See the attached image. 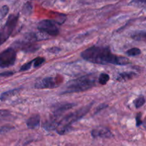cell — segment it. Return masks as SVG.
<instances>
[{"label": "cell", "mask_w": 146, "mask_h": 146, "mask_svg": "<svg viewBox=\"0 0 146 146\" xmlns=\"http://www.w3.org/2000/svg\"><path fill=\"white\" fill-rule=\"evenodd\" d=\"M15 47L19 49L21 51L25 52H34L40 48V46L36 44L35 42L24 40V41H18L14 44Z\"/></svg>", "instance_id": "cell-8"}, {"label": "cell", "mask_w": 146, "mask_h": 146, "mask_svg": "<svg viewBox=\"0 0 146 146\" xmlns=\"http://www.w3.org/2000/svg\"><path fill=\"white\" fill-rule=\"evenodd\" d=\"M14 74V72H5L0 73V77H9V76H11Z\"/></svg>", "instance_id": "cell-24"}, {"label": "cell", "mask_w": 146, "mask_h": 146, "mask_svg": "<svg viewBox=\"0 0 146 146\" xmlns=\"http://www.w3.org/2000/svg\"><path fill=\"white\" fill-rule=\"evenodd\" d=\"M91 135L94 138H97V137L108 138V137H113L112 133L106 127H98V128L94 129L91 131Z\"/></svg>", "instance_id": "cell-9"}, {"label": "cell", "mask_w": 146, "mask_h": 146, "mask_svg": "<svg viewBox=\"0 0 146 146\" xmlns=\"http://www.w3.org/2000/svg\"><path fill=\"white\" fill-rule=\"evenodd\" d=\"M141 54V51L139 48H136V47H134V48H131L130 50H128L126 52V54L128 56H131V57H135V56H138L139 54Z\"/></svg>", "instance_id": "cell-16"}, {"label": "cell", "mask_w": 146, "mask_h": 146, "mask_svg": "<svg viewBox=\"0 0 146 146\" xmlns=\"http://www.w3.org/2000/svg\"><path fill=\"white\" fill-rule=\"evenodd\" d=\"M61 1H66V0H61Z\"/></svg>", "instance_id": "cell-27"}, {"label": "cell", "mask_w": 146, "mask_h": 146, "mask_svg": "<svg viewBox=\"0 0 146 146\" xmlns=\"http://www.w3.org/2000/svg\"><path fill=\"white\" fill-rule=\"evenodd\" d=\"M58 86L56 78L52 77H48L43 78L41 80H37L34 84V87L36 89H54Z\"/></svg>", "instance_id": "cell-7"}, {"label": "cell", "mask_w": 146, "mask_h": 146, "mask_svg": "<svg viewBox=\"0 0 146 146\" xmlns=\"http://www.w3.org/2000/svg\"><path fill=\"white\" fill-rule=\"evenodd\" d=\"M45 62V58L44 57H36L34 59V67H38L41 66V64Z\"/></svg>", "instance_id": "cell-18"}, {"label": "cell", "mask_w": 146, "mask_h": 146, "mask_svg": "<svg viewBox=\"0 0 146 146\" xmlns=\"http://www.w3.org/2000/svg\"><path fill=\"white\" fill-rule=\"evenodd\" d=\"M131 37L135 40H141L146 38V31H136L131 34Z\"/></svg>", "instance_id": "cell-15"}, {"label": "cell", "mask_w": 146, "mask_h": 146, "mask_svg": "<svg viewBox=\"0 0 146 146\" xmlns=\"http://www.w3.org/2000/svg\"><path fill=\"white\" fill-rule=\"evenodd\" d=\"M9 12V7L7 6H3L0 9V19H2L5 16L8 14Z\"/></svg>", "instance_id": "cell-19"}, {"label": "cell", "mask_w": 146, "mask_h": 146, "mask_svg": "<svg viewBox=\"0 0 146 146\" xmlns=\"http://www.w3.org/2000/svg\"><path fill=\"white\" fill-rule=\"evenodd\" d=\"M19 16L11 14L8 17L5 24L0 29V46L5 42L11 36L18 21Z\"/></svg>", "instance_id": "cell-4"}, {"label": "cell", "mask_w": 146, "mask_h": 146, "mask_svg": "<svg viewBox=\"0 0 146 146\" xmlns=\"http://www.w3.org/2000/svg\"><path fill=\"white\" fill-rule=\"evenodd\" d=\"M74 106H75V104L73 103H63L56 106L54 110V117L58 119L63 113L71 109Z\"/></svg>", "instance_id": "cell-10"}, {"label": "cell", "mask_w": 146, "mask_h": 146, "mask_svg": "<svg viewBox=\"0 0 146 146\" xmlns=\"http://www.w3.org/2000/svg\"><path fill=\"white\" fill-rule=\"evenodd\" d=\"M37 28L41 32L48 34L52 37H56L59 34V29L56 25L55 21L49 19H44L39 21Z\"/></svg>", "instance_id": "cell-6"}, {"label": "cell", "mask_w": 146, "mask_h": 146, "mask_svg": "<svg viewBox=\"0 0 146 146\" xmlns=\"http://www.w3.org/2000/svg\"><path fill=\"white\" fill-rule=\"evenodd\" d=\"M21 88H17L14 89V90H8V91L1 93V95H0V100H1V101H5V100H8L10 97H13V96L18 94V93L21 91Z\"/></svg>", "instance_id": "cell-12"}, {"label": "cell", "mask_w": 146, "mask_h": 146, "mask_svg": "<svg viewBox=\"0 0 146 146\" xmlns=\"http://www.w3.org/2000/svg\"><path fill=\"white\" fill-rule=\"evenodd\" d=\"M109 79L110 77L108 74H106V73H101L99 77H98V80L100 84H102V85H105L108 82Z\"/></svg>", "instance_id": "cell-14"}, {"label": "cell", "mask_w": 146, "mask_h": 146, "mask_svg": "<svg viewBox=\"0 0 146 146\" xmlns=\"http://www.w3.org/2000/svg\"><path fill=\"white\" fill-rule=\"evenodd\" d=\"M145 102V99L143 96H141V97H138L136 100L134 101V104H135V107L136 108H140L141 107H142Z\"/></svg>", "instance_id": "cell-17"}, {"label": "cell", "mask_w": 146, "mask_h": 146, "mask_svg": "<svg viewBox=\"0 0 146 146\" xmlns=\"http://www.w3.org/2000/svg\"><path fill=\"white\" fill-rule=\"evenodd\" d=\"M136 76L135 72H122L119 73L116 77V80L119 82H124L131 80Z\"/></svg>", "instance_id": "cell-13"}, {"label": "cell", "mask_w": 146, "mask_h": 146, "mask_svg": "<svg viewBox=\"0 0 146 146\" xmlns=\"http://www.w3.org/2000/svg\"><path fill=\"white\" fill-rule=\"evenodd\" d=\"M96 81L97 74L96 73L82 76L79 78L73 80L66 83L60 94H65L86 91L95 87L96 85Z\"/></svg>", "instance_id": "cell-2"}, {"label": "cell", "mask_w": 146, "mask_h": 146, "mask_svg": "<svg viewBox=\"0 0 146 146\" xmlns=\"http://www.w3.org/2000/svg\"><path fill=\"white\" fill-rule=\"evenodd\" d=\"M11 115L10 113L7 110H0V120H2V119L7 118L9 116Z\"/></svg>", "instance_id": "cell-21"}, {"label": "cell", "mask_w": 146, "mask_h": 146, "mask_svg": "<svg viewBox=\"0 0 146 146\" xmlns=\"http://www.w3.org/2000/svg\"><path fill=\"white\" fill-rule=\"evenodd\" d=\"M11 128H12V127H2L0 128V133H4V132H7V131H9V130H11Z\"/></svg>", "instance_id": "cell-25"}, {"label": "cell", "mask_w": 146, "mask_h": 146, "mask_svg": "<svg viewBox=\"0 0 146 146\" xmlns=\"http://www.w3.org/2000/svg\"><path fill=\"white\" fill-rule=\"evenodd\" d=\"M17 59V52L14 48L6 49L0 52V67L6 68L12 66Z\"/></svg>", "instance_id": "cell-5"}, {"label": "cell", "mask_w": 146, "mask_h": 146, "mask_svg": "<svg viewBox=\"0 0 146 146\" xmlns=\"http://www.w3.org/2000/svg\"><path fill=\"white\" fill-rule=\"evenodd\" d=\"M81 56L84 60L96 64L125 65L130 63L127 57L113 54L108 47L93 46L82 52Z\"/></svg>", "instance_id": "cell-1"}, {"label": "cell", "mask_w": 146, "mask_h": 146, "mask_svg": "<svg viewBox=\"0 0 146 146\" xmlns=\"http://www.w3.org/2000/svg\"><path fill=\"white\" fill-rule=\"evenodd\" d=\"M34 60H31V61H30V62H29L24 64V65L21 66V68H20V70H19V71L24 72V71H27V70H29V69L31 67V65H32V64L34 63Z\"/></svg>", "instance_id": "cell-20"}, {"label": "cell", "mask_w": 146, "mask_h": 146, "mask_svg": "<svg viewBox=\"0 0 146 146\" xmlns=\"http://www.w3.org/2000/svg\"><path fill=\"white\" fill-rule=\"evenodd\" d=\"M135 119H136V125L138 126H140L141 125H142L143 123V121L142 120H141V113H139L137 114L136 117H135Z\"/></svg>", "instance_id": "cell-22"}, {"label": "cell", "mask_w": 146, "mask_h": 146, "mask_svg": "<svg viewBox=\"0 0 146 146\" xmlns=\"http://www.w3.org/2000/svg\"><path fill=\"white\" fill-rule=\"evenodd\" d=\"M108 107V105H107V104H101V105H100L99 107H98V108H97V110L96 111V113H98L100 110H103V109L106 108V107Z\"/></svg>", "instance_id": "cell-26"}, {"label": "cell", "mask_w": 146, "mask_h": 146, "mask_svg": "<svg viewBox=\"0 0 146 146\" xmlns=\"http://www.w3.org/2000/svg\"><path fill=\"white\" fill-rule=\"evenodd\" d=\"M48 51L49 52H51V53H54V54H56V53H58L60 51H61V49L58 48V47H51V48L48 49Z\"/></svg>", "instance_id": "cell-23"}, {"label": "cell", "mask_w": 146, "mask_h": 146, "mask_svg": "<svg viewBox=\"0 0 146 146\" xmlns=\"http://www.w3.org/2000/svg\"><path fill=\"white\" fill-rule=\"evenodd\" d=\"M144 126H145V127L146 128V124H145V125H144Z\"/></svg>", "instance_id": "cell-28"}, {"label": "cell", "mask_w": 146, "mask_h": 146, "mask_svg": "<svg viewBox=\"0 0 146 146\" xmlns=\"http://www.w3.org/2000/svg\"><path fill=\"white\" fill-rule=\"evenodd\" d=\"M39 123L40 115L38 114L33 115L27 120V125L30 129H35L39 125Z\"/></svg>", "instance_id": "cell-11"}, {"label": "cell", "mask_w": 146, "mask_h": 146, "mask_svg": "<svg viewBox=\"0 0 146 146\" xmlns=\"http://www.w3.org/2000/svg\"><path fill=\"white\" fill-rule=\"evenodd\" d=\"M93 104L94 103L88 104V105L83 107L82 108L65 116L64 118H62V120L58 122V127L56 129L57 133L59 135H65L69 131H71L72 130L71 125L75 122L79 120L84 116H85L89 112Z\"/></svg>", "instance_id": "cell-3"}]
</instances>
